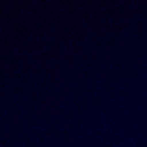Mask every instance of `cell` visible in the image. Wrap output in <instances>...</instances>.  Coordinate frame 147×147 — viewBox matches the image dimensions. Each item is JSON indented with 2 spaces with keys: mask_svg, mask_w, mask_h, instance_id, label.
<instances>
[]
</instances>
